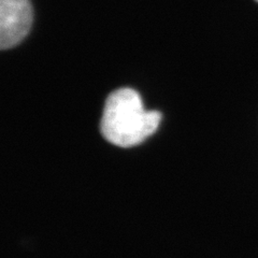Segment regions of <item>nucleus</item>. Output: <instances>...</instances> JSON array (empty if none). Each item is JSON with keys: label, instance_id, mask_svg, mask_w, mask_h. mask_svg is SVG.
Wrapping results in <instances>:
<instances>
[{"label": "nucleus", "instance_id": "f257e3e1", "mask_svg": "<svg viewBox=\"0 0 258 258\" xmlns=\"http://www.w3.org/2000/svg\"><path fill=\"white\" fill-rule=\"evenodd\" d=\"M158 111H148L138 92L120 88L106 100L101 118L104 139L120 148H132L154 134L160 124Z\"/></svg>", "mask_w": 258, "mask_h": 258}, {"label": "nucleus", "instance_id": "f03ea898", "mask_svg": "<svg viewBox=\"0 0 258 258\" xmlns=\"http://www.w3.org/2000/svg\"><path fill=\"white\" fill-rule=\"evenodd\" d=\"M32 24L29 0H0V47H14L25 38Z\"/></svg>", "mask_w": 258, "mask_h": 258}, {"label": "nucleus", "instance_id": "7ed1b4c3", "mask_svg": "<svg viewBox=\"0 0 258 258\" xmlns=\"http://www.w3.org/2000/svg\"><path fill=\"white\" fill-rule=\"evenodd\" d=\"M256 2H257V3H258V0H256Z\"/></svg>", "mask_w": 258, "mask_h": 258}]
</instances>
